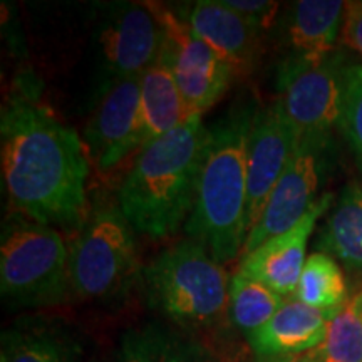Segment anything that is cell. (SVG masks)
Instances as JSON below:
<instances>
[{
	"instance_id": "6da1fadb",
	"label": "cell",
	"mask_w": 362,
	"mask_h": 362,
	"mask_svg": "<svg viewBox=\"0 0 362 362\" xmlns=\"http://www.w3.org/2000/svg\"><path fill=\"white\" fill-rule=\"evenodd\" d=\"M0 160L13 214L57 230L83 226L90 158L78 131L19 93L0 116Z\"/></svg>"
},
{
	"instance_id": "7a4b0ae2",
	"label": "cell",
	"mask_w": 362,
	"mask_h": 362,
	"mask_svg": "<svg viewBox=\"0 0 362 362\" xmlns=\"http://www.w3.org/2000/svg\"><path fill=\"white\" fill-rule=\"evenodd\" d=\"M255 101L237 103L208 128L192 215L185 225L218 264L242 255L247 240V153Z\"/></svg>"
},
{
	"instance_id": "3957f363",
	"label": "cell",
	"mask_w": 362,
	"mask_h": 362,
	"mask_svg": "<svg viewBox=\"0 0 362 362\" xmlns=\"http://www.w3.org/2000/svg\"><path fill=\"white\" fill-rule=\"evenodd\" d=\"M206 136L202 116H193L139 149L116 198L136 233L165 240L187 225L194 205Z\"/></svg>"
},
{
	"instance_id": "277c9868",
	"label": "cell",
	"mask_w": 362,
	"mask_h": 362,
	"mask_svg": "<svg viewBox=\"0 0 362 362\" xmlns=\"http://www.w3.org/2000/svg\"><path fill=\"white\" fill-rule=\"evenodd\" d=\"M148 304L185 329L218 324L228 309L230 279L197 240L165 248L143 270Z\"/></svg>"
},
{
	"instance_id": "5b68a950",
	"label": "cell",
	"mask_w": 362,
	"mask_h": 362,
	"mask_svg": "<svg viewBox=\"0 0 362 362\" xmlns=\"http://www.w3.org/2000/svg\"><path fill=\"white\" fill-rule=\"evenodd\" d=\"M71 292L69 247L59 230L12 211L0 237L4 302L17 309H40L62 304Z\"/></svg>"
},
{
	"instance_id": "8992f818",
	"label": "cell",
	"mask_w": 362,
	"mask_h": 362,
	"mask_svg": "<svg viewBox=\"0 0 362 362\" xmlns=\"http://www.w3.org/2000/svg\"><path fill=\"white\" fill-rule=\"evenodd\" d=\"M134 233L117 200L94 202L69 247L72 293L94 302L124 296L139 275Z\"/></svg>"
},
{
	"instance_id": "52a82bcc",
	"label": "cell",
	"mask_w": 362,
	"mask_h": 362,
	"mask_svg": "<svg viewBox=\"0 0 362 362\" xmlns=\"http://www.w3.org/2000/svg\"><path fill=\"white\" fill-rule=\"evenodd\" d=\"M160 45V25L144 2L96 4L93 49L98 103L115 86L141 76L156 61Z\"/></svg>"
},
{
	"instance_id": "ba28073f",
	"label": "cell",
	"mask_w": 362,
	"mask_h": 362,
	"mask_svg": "<svg viewBox=\"0 0 362 362\" xmlns=\"http://www.w3.org/2000/svg\"><path fill=\"white\" fill-rule=\"evenodd\" d=\"M144 4L161 30L158 59L168 66L189 112L203 116L228 89L235 78L233 69L193 33L175 8L160 2Z\"/></svg>"
},
{
	"instance_id": "9c48e42d",
	"label": "cell",
	"mask_w": 362,
	"mask_h": 362,
	"mask_svg": "<svg viewBox=\"0 0 362 362\" xmlns=\"http://www.w3.org/2000/svg\"><path fill=\"white\" fill-rule=\"evenodd\" d=\"M344 69L336 52L319 62H280L279 99L300 138L329 136L330 128L339 124Z\"/></svg>"
},
{
	"instance_id": "30bf717a",
	"label": "cell",
	"mask_w": 362,
	"mask_h": 362,
	"mask_svg": "<svg viewBox=\"0 0 362 362\" xmlns=\"http://www.w3.org/2000/svg\"><path fill=\"white\" fill-rule=\"evenodd\" d=\"M327 141L329 136H305L300 139L296 155L270 194L259 223L247 235L242 255L259 248L269 238L291 230L315 205L319 200L317 193L322 185Z\"/></svg>"
},
{
	"instance_id": "8fae6325",
	"label": "cell",
	"mask_w": 362,
	"mask_h": 362,
	"mask_svg": "<svg viewBox=\"0 0 362 362\" xmlns=\"http://www.w3.org/2000/svg\"><path fill=\"white\" fill-rule=\"evenodd\" d=\"M300 139L280 99L257 110L247 153V235L259 223L270 194L296 155Z\"/></svg>"
},
{
	"instance_id": "7c38bea8",
	"label": "cell",
	"mask_w": 362,
	"mask_h": 362,
	"mask_svg": "<svg viewBox=\"0 0 362 362\" xmlns=\"http://www.w3.org/2000/svg\"><path fill=\"white\" fill-rule=\"evenodd\" d=\"M90 161L103 173L115 170L134 149L144 144L139 76L115 86L96 104L84 128Z\"/></svg>"
},
{
	"instance_id": "4fadbf2b",
	"label": "cell",
	"mask_w": 362,
	"mask_h": 362,
	"mask_svg": "<svg viewBox=\"0 0 362 362\" xmlns=\"http://www.w3.org/2000/svg\"><path fill=\"white\" fill-rule=\"evenodd\" d=\"M332 200V193H324L296 226L269 238L259 248L240 257L237 272L265 284L284 298L296 296L307 260V243L317 220L329 210Z\"/></svg>"
},
{
	"instance_id": "5bb4252c",
	"label": "cell",
	"mask_w": 362,
	"mask_h": 362,
	"mask_svg": "<svg viewBox=\"0 0 362 362\" xmlns=\"http://www.w3.org/2000/svg\"><path fill=\"white\" fill-rule=\"evenodd\" d=\"M346 4L342 0H298L277 22L282 61L319 62L330 57L341 39Z\"/></svg>"
},
{
	"instance_id": "9a60e30c",
	"label": "cell",
	"mask_w": 362,
	"mask_h": 362,
	"mask_svg": "<svg viewBox=\"0 0 362 362\" xmlns=\"http://www.w3.org/2000/svg\"><path fill=\"white\" fill-rule=\"evenodd\" d=\"M183 19L216 56L232 67L235 76L250 74L262 52V34L248 25L223 0H198Z\"/></svg>"
},
{
	"instance_id": "2e32d148",
	"label": "cell",
	"mask_w": 362,
	"mask_h": 362,
	"mask_svg": "<svg viewBox=\"0 0 362 362\" xmlns=\"http://www.w3.org/2000/svg\"><path fill=\"white\" fill-rule=\"evenodd\" d=\"M83 339L59 319L22 317L2 332L0 362H84Z\"/></svg>"
},
{
	"instance_id": "e0dca14e",
	"label": "cell",
	"mask_w": 362,
	"mask_h": 362,
	"mask_svg": "<svg viewBox=\"0 0 362 362\" xmlns=\"http://www.w3.org/2000/svg\"><path fill=\"white\" fill-rule=\"evenodd\" d=\"M337 314L288 297L269 322L248 336V342L257 357L304 354L322 344L329 322Z\"/></svg>"
},
{
	"instance_id": "ac0fdd59",
	"label": "cell",
	"mask_w": 362,
	"mask_h": 362,
	"mask_svg": "<svg viewBox=\"0 0 362 362\" xmlns=\"http://www.w3.org/2000/svg\"><path fill=\"white\" fill-rule=\"evenodd\" d=\"M144 144L180 128L189 117L187 101L165 62L156 61L139 76ZM143 144V146H144Z\"/></svg>"
},
{
	"instance_id": "d6986e66",
	"label": "cell",
	"mask_w": 362,
	"mask_h": 362,
	"mask_svg": "<svg viewBox=\"0 0 362 362\" xmlns=\"http://www.w3.org/2000/svg\"><path fill=\"white\" fill-rule=\"evenodd\" d=\"M315 247L341 260L349 269L362 270V185L351 183L319 232Z\"/></svg>"
},
{
	"instance_id": "ffe728a7",
	"label": "cell",
	"mask_w": 362,
	"mask_h": 362,
	"mask_svg": "<svg viewBox=\"0 0 362 362\" xmlns=\"http://www.w3.org/2000/svg\"><path fill=\"white\" fill-rule=\"evenodd\" d=\"M119 362H200V354L173 330L146 324L124 334Z\"/></svg>"
},
{
	"instance_id": "44dd1931",
	"label": "cell",
	"mask_w": 362,
	"mask_h": 362,
	"mask_svg": "<svg viewBox=\"0 0 362 362\" xmlns=\"http://www.w3.org/2000/svg\"><path fill=\"white\" fill-rule=\"evenodd\" d=\"M293 297L314 309L341 312L347 304V284L336 259L324 252L307 257Z\"/></svg>"
},
{
	"instance_id": "7402d4cb",
	"label": "cell",
	"mask_w": 362,
	"mask_h": 362,
	"mask_svg": "<svg viewBox=\"0 0 362 362\" xmlns=\"http://www.w3.org/2000/svg\"><path fill=\"white\" fill-rule=\"evenodd\" d=\"M285 298L259 280L235 272L230 279L228 315L235 327L250 336L265 325L280 309Z\"/></svg>"
},
{
	"instance_id": "603a6c76",
	"label": "cell",
	"mask_w": 362,
	"mask_h": 362,
	"mask_svg": "<svg viewBox=\"0 0 362 362\" xmlns=\"http://www.w3.org/2000/svg\"><path fill=\"white\" fill-rule=\"evenodd\" d=\"M310 354L317 362H362V291L330 320L322 344Z\"/></svg>"
},
{
	"instance_id": "cb8c5ba5",
	"label": "cell",
	"mask_w": 362,
	"mask_h": 362,
	"mask_svg": "<svg viewBox=\"0 0 362 362\" xmlns=\"http://www.w3.org/2000/svg\"><path fill=\"white\" fill-rule=\"evenodd\" d=\"M339 126L362 160V64L344 69Z\"/></svg>"
},
{
	"instance_id": "d4e9b609",
	"label": "cell",
	"mask_w": 362,
	"mask_h": 362,
	"mask_svg": "<svg viewBox=\"0 0 362 362\" xmlns=\"http://www.w3.org/2000/svg\"><path fill=\"white\" fill-rule=\"evenodd\" d=\"M223 2L260 34L277 27L280 19L279 2H270V0H223Z\"/></svg>"
},
{
	"instance_id": "484cf974",
	"label": "cell",
	"mask_w": 362,
	"mask_h": 362,
	"mask_svg": "<svg viewBox=\"0 0 362 362\" xmlns=\"http://www.w3.org/2000/svg\"><path fill=\"white\" fill-rule=\"evenodd\" d=\"M341 42L362 57V0L346 4Z\"/></svg>"
},
{
	"instance_id": "4316f807",
	"label": "cell",
	"mask_w": 362,
	"mask_h": 362,
	"mask_svg": "<svg viewBox=\"0 0 362 362\" xmlns=\"http://www.w3.org/2000/svg\"><path fill=\"white\" fill-rule=\"evenodd\" d=\"M255 362H317L310 352L292 356H277V357H259Z\"/></svg>"
}]
</instances>
